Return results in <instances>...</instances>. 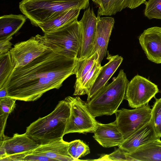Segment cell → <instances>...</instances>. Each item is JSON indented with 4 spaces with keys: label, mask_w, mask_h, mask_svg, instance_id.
Segmentation results:
<instances>
[{
    "label": "cell",
    "mask_w": 161,
    "mask_h": 161,
    "mask_svg": "<svg viewBox=\"0 0 161 161\" xmlns=\"http://www.w3.org/2000/svg\"><path fill=\"white\" fill-rule=\"evenodd\" d=\"M75 59L47 48L26 65L14 68L4 86L8 97L33 101L50 90L59 89L74 74Z\"/></svg>",
    "instance_id": "6da1fadb"
},
{
    "label": "cell",
    "mask_w": 161,
    "mask_h": 161,
    "mask_svg": "<svg viewBox=\"0 0 161 161\" xmlns=\"http://www.w3.org/2000/svg\"><path fill=\"white\" fill-rule=\"evenodd\" d=\"M70 113L69 103L60 101L48 115L32 123L26 127L25 134L39 145L63 138Z\"/></svg>",
    "instance_id": "7a4b0ae2"
},
{
    "label": "cell",
    "mask_w": 161,
    "mask_h": 161,
    "mask_svg": "<svg viewBox=\"0 0 161 161\" xmlns=\"http://www.w3.org/2000/svg\"><path fill=\"white\" fill-rule=\"evenodd\" d=\"M89 0H22L19 8L34 26L51 20L73 8H87Z\"/></svg>",
    "instance_id": "3957f363"
},
{
    "label": "cell",
    "mask_w": 161,
    "mask_h": 161,
    "mask_svg": "<svg viewBox=\"0 0 161 161\" xmlns=\"http://www.w3.org/2000/svg\"><path fill=\"white\" fill-rule=\"evenodd\" d=\"M129 81L123 69L113 81L106 85L88 101L85 102L94 117L114 114L125 99Z\"/></svg>",
    "instance_id": "277c9868"
},
{
    "label": "cell",
    "mask_w": 161,
    "mask_h": 161,
    "mask_svg": "<svg viewBox=\"0 0 161 161\" xmlns=\"http://www.w3.org/2000/svg\"><path fill=\"white\" fill-rule=\"evenodd\" d=\"M41 42L54 53L76 59L80 47L82 34L76 19L51 32L39 35Z\"/></svg>",
    "instance_id": "5b68a950"
},
{
    "label": "cell",
    "mask_w": 161,
    "mask_h": 161,
    "mask_svg": "<svg viewBox=\"0 0 161 161\" xmlns=\"http://www.w3.org/2000/svg\"><path fill=\"white\" fill-rule=\"evenodd\" d=\"M64 100L69 104L70 113L65 135L69 133H93L97 122L86 104L79 97L68 96Z\"/></svg>",
    "instance_id": "8992f818"
},
{
    "label": "cell",
    "mask_w": 161,
    "mask_h": 161,
    "mask_svg": "<svg viewBox=\"0 0 161 161\" xmlns=\"http://www.w3.org/2000/svg\"><path fill=\"white\" fill-rule=\"evenodd\" d=\"M151 111L147 104L133 109L123 108L116 111L115 121L124 140L150 121Z\"/></svg>",
    "instance_id": "52a82bcc"
},
{
    "label": "cell",
    "mask_w": 161,
    "mask_h": 161,
    "mask_svg": "<svg viewBox=\"0 0 161 161\" xmlns=\"http://www.w3.org/2000/svg\"><path fill=\"white\" fill-rule=\"evenodd\" d=\"M158 92L157 85L137 75L128 83L125 99L128 101L130 107L136 108L148 104Z\"/></svg>",
    "instance_id": "ba28073f"
},
{
    "label": "cell",
    "mask_w": 161,
    "mask_h": 161,
    "mask_svg": "<svg viewBox=\"0 0 161 161\" xmlns=\"http://www.w3.org/2000/svg\"><path fill=\"white\" fill-rule=\"evenodd\" d=\"M47 48L41 42L39 34L16 44L9 51L14 68L26 65Z\"/></svg>",
    "instance_id": "9c48e42d"
},
{
    "label": "cell",
    "mask_w": 161,
    "mask_h": 161,
    "mask_svg": "<svg viewBox=\"0 0 161 161\" xmlns=\"http://www.w3.org/2000/svg\"><path fill=\"white\" fill-rule=\"evenodd\" d=\"M97 20L93 8L89 7L79 21L82 34L81 46L77 56L79 58H87L91 56L93 47Z\"/></svg>",
    "instance_id": "30bf717a"
},
{
    "label": "cell",
    "mask_w": 161,
    "mask_h": 161,
    "mask_svg": "<svg viewBox=\"0 0 161 161\" xmlns=\"http://www.w3.org/2000/svg\"><path fill=\"white\" fill-rule=\"evenodd\" d=\"M96 31L93 47L91 56L97 52L98 63L101 64L106 56L108 46L114 24V18L97 16Z\"/></svg>",
    "instance_id": "8fae6325"
},
{
    "label": "cell",
    "mask_w": 161,
    "mask_h": 161,
    "mask_svg": "<svg viewBox=\"0 0 161 161\" xmlns=\"http://www.w3.org/2000/svg\"><path fill=\"white\" fill-rule=\"evenodd\" d=\"M139 40L148 59L161 64V27L154 26L144 30Z\"/></svg>",
    "instance_id": "7c38bea8"
},
{
    "label": "cell",
    "mask_w": 161,
    "mask_h": 161,
    "mask_svg": "<svg viewBox=\"0 0 161 161\" xmlns=\"http://www.w3.org/2000/svg\"><path fill=\"white\" fill-rule=\"evenodd\" d=\"M93 133V138L104 147L118 146L124 140L115 121L107 124L97 122Z\"/></svg>",
    "instance_id": "4fadbf2b"
},
{
    "label": "cell",
    "mask_w": 161,
    "mask_h": 161,
    "mask_svg": "<svg viewBox=\"0 0 161 161\" xmlns=\"http://www.w3.org/2000/svg\"><path fill=\"white\" fill-rule=\"evenodd\" d=\"M108 62L103 68L87 94V102L103 88L119 66L123 58L118 55H112L108 52Z\"/></svg>",
    "instance_id": "5bb4252c"
},
{
    "label": "cell",
    "mask_w": 161,
    "mask_h": 161,
    "mask_svg": "<svg viewBox=\"0 0 161 161\" xmlns=\"http://www.w3.org/2000/svg\"><path fill=\"white\" fill-rule=\"evenodd\" d=\"M158 138L156 135L152 122L150 120L147 124L125 140L118 147L125 152L129 153Z\"/></svg>",
    "instance_id": "9a60e30c"
},
{
    "label": "cell",
    "mask_w": 161,
    "mask_h": 161,
    "mask_svg": "<svg viewBox=\"0 0 161 161\" xmlns=\"http://www.w3.org/2000/svg\"><path fill=\"white\" fill-rule=\"evenodd\" d=\"M69 142L64 141L62 138L47 144L39 145L32 151L53 161H75L69 153Z\"/></svg>",
    "instance_id": "2e32d148"
},
{
    "label": "cell",
    "mask_w": 161,
    "mask_h": 161,
    "mask_svg": "<svg viewBox=\"0 0 161 161\" xmlns=\"http://www.w3.org/2000/svg\"><path fill=\"white\" fill-rule=\"evenodd\" d=\"M98 8L97 15L111 16L126 8H135L145 3L146 0H92Z\"/></svg>",
    "instance_id": "e0dca14e"
},
{
    "label": "cell",
    "mask_w": 161,
    "mask_h": 161,
    "mask_svg": "<svg viewBox=\"0 0 161 161\" xmlns=\"http://www.w3.org/2000/svg\"><path fill=\"white\" fill-rule=\"evenodd\" d=\"M4 144L6 156L29 151L39 145L25 133L22 134L15 133L11 137L7 136L4 140Z\"/></svg>",
    "instance_id": "ac0fdd59"
},
{
    "label": "cell",
    "mask_w": 161,
    "mask_h": 161,
    "mask_svg": "<svg viewBox=\"0 0 161 161\" xmlns=\"http://www.w3.org/2000/svg\"><path fill=\"white\" fill-rule=\"evenodd\" d=\"M158 138L127 153L131 161H161V141Z\"/></svg>",
    "instance_id": "d6986e66"
},
{
    "label": "cell",
    "mask_w": 161,
    "mask_h": 161,
    "mask_svg": "<svg viewBox=\"0 0 161 161\" xmlns=\"http://www.w3.org/2000/svg\"><path fill=\"white\" fill-rule=\"evenodd\" d=\"M27 18L23 14H10L0 17V40L12 38L26 22Z\"/></svg>",
    "instance_id": "ffe728a7"
},
{
    "label": "cell",
    "mask_w": 161,
    "mask_h": 161,
    "mask_svg": "<svg viewBox=\"0 0 161 161\" xmlns=\"http://www.w3.org/2000/svg\"><path fill=\"white\" fill-rule=\"evenodd\" d=\"M80 10L78 8H72L51 20L38 24L37 27L44 33L52 32L77 19Z\"/></svg>",
    "instance_id": "44dd1931"
},
{
    "label": "cell",
    "mask_w": 161,
    "mask_h": 161,
    "mask_svg": "<svg viewBox=\"0 0 161 161\" xmlns=\"http://www.w3.org/2000/svg\"><path fill=\"white\" fill-rule=\"evenodd\" d=\"M98 59L95 62L89 71L78 83L75 84L73 95H83L87 94L101 71L103 66L98 63Z\"/></svg>",
    "instance_id": "7402d4cb"
},
{
    "label": "cell",
    "mask_w": 161,
    "mask_h": 161,
    "mask_svg": "<svg viewBox=\"0 0 161 161\" xmlns=\"http://www.w3.org/2000/svg\"><path fill=\"white\" fill-rule=\"evenodd\" d=\"M98 55L95 53L90 57L85 58H77L75 59L74 74L76 75L75 83L79 82L89 71L96 61L98 59Z\"/></svg>",
    "instance_id": "603a6c76"
},
{
    "label": "cell",
    "mask_w": 161,
    "mask_h": 161,
    "mask_svg": "<svg viewBox=\"0 0 161 161\" xmlns=\"http://www.w3.org/2000/svg\"><path fill=\"white\" fill-rule=\"evenodd\" d=\"M14 68L9 51L0 55V88L4 87Z\"/></svg>",
    "instance_id": "cb8c5ba5"
},
{
    "label": "cell",
    "mask_w": 161,
    "mask_h": 161,
    "mask_svg": "<svg viewBox=\"0 0 161 161\" xmlns=\"http://www.w3.org/2000/svg\"><path fill=\"white\" fill-rule=\"evenodd\" d=\"M68 150L75 161L81 160L79 158L90 153L88 145L80 140H76L69 142Z\"/></svg>",
    "instance_id": "d4e9b609"
},
{
    "label": "cell",
    "mask_w": 161,
    "mask_h": 161,
    "mask_svg": "<svg viewBox=\"0 0 161 161\" xmlns=\"http://www.w3.org/2000/svg\"><path fill=\"white\" fill-rule=\"evenodd\" d=\"M151 120L156 136L161 137V97L156 98L151 111Z\"/></svg>",
    "instance_id": "484cf974"
},
{
    "label": "cell",
    "mask_w": 161,
    "mask_h": 161,
    "mask_svg": "<svg viewBox=\"0 0 161 161\" xmlns=\"http://www.w3.org/2000/svg\"><path fill=\"white\" fill-rule=\"evenodd\" d=\"M145 16L149 19H161V0H148L145 3Z\"/></svg>",
    "instance_id": "4316f807"
},
{
    "label": "cell",
    "mask_w": 161,
    "mask_h": 161,
    "mask_svg": "<svg viewBox=\"0 0 161 161\" xmlns=\"http://www.w3.org/2000/svg\"><path fill=\"white\" fill-rule=\"evenodd\" d=\"M94 160L130 161L126 153L119 148L109 155H106L98 159Z\"/></svg>",
    "instance_id": "83f0119b"
},
{
    "label": "cell",
    "mask_w": 161,
    "mask_h": 161,
    "mask_svg": "<svg viewBox=\"0 0 161 161\" xmlns=\"http://www.w3.org/2000/svg\"><path fill=\"white\" fill-rule=\"evenodd\" d=\"M16 100L8 97L0 98V114L9 115L15 108Z\"/></svg>",
    "instance_id": "f1b7e54d"
},
{
    "label": "cell",
    "mask_w": 161,
    "mask_h": 161,
    "mask_svg": "<svg viewBox=\"0 0 161 161\" xmlns=\"http://www.w3.org/2000/svg\"><path fill=\"white\" fill-rule=\"evenodd\" d=\"M24 161H53V160L44 155L35 152L31 150L25 157Z\"/></svg>",
    "instance_id": "f546056e"
},
{
    "label": "cell",
    "mask_w": 161,
    "mask_h": 161,
    "mask_svg": "<svg viewBox=\"0 0 161 161\" xmlns=\"http://www.w3.org/2000/svg\"><path fill=\"white\" fill-rule=\"evenodd\" d=\"M12 39L9 38L0 40V55L8 53L11 49L12 44L10 41Z\"/></svg>",
    "instance_id": "4dcf8cb0"
},
{
    "label": "cell",
    "mask_w": 161,
    "mask_h": 161,
    "mask_svg": "<svg viewBox=\"0 0 161 161\" xmlns=\"http://www.w3.org/2000/svg\"><path fill=\"white\" fill-rule=\"evenodd\" d=\"M8 97L7 92L4 86L0 88V98Z\"/></svg>",
    "instance_id": "1f68e13d"
},
{
    "label": "cell",
    "mask_w": 161,
    "mask_h": 161,
    "mask_svg": "<svg viewBox=\"0 0 161 161\" xmlns=\"http://www.w3.org/2000/svg\"></svg>",
    "instance_id": "d6a6232c"
}]
</instances>
